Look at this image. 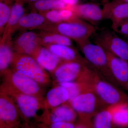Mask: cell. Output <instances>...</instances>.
I'll return each mask as SVG.
<instances>
[{"label":"cell","instance_id":"2","mask_svg":"<svg viewBox=\"0 0 128 128\" xmlns=\"http://www.w3.org/2000/svg\"><path fill=\"white\" fill-rule=\"evenodd\" d=\"M10 66L12 71L31 78L41 86H48L51 82L46 70L30 56L14 52Z\"/></svg>","mask_w":128,"mask_h":128},{"label":"cell","instance_id":"19","mask_svg":"<svg viewBox=\"0 0 128 128\" xmlns=\"http://www.w3.org/2000/svg\"><path fill=\"white\" fill-rule=\"evenodd\" d=\"M108 58V66L115 78L124 83H128V61L113 55L107 51Z\"/></svg>","mask_w":128,"mask_h":128},{"label":"cell","instance_id":"5","mask_svg":"<svg viewBox=\"0 0 128 128\" xmlns=\"http://www.w3.org/2000/svg\"><path fill=\"white\" fill-rule=\"evenodd\" d=\"M20 112L12 98L0 90V128H16L20 124Z\"/></svg>","mask_w":128,"mask_h":128},{"label":"cell","instance_id":"29","mask_svg":"<svg viewBox=\"0 0 128 128\" xmlns=\"http://www.w3.org/2000/svg\"><path fill=\"white\" fill-rule=\"evenodd\" d=\"M116 32L124 36H128V19L120 23L113 24Z\"/></svg>","mask_w":128,"mask_h":128},{"label":"cell","instance_id":"21","mask_svg":"<svg viewBox=\"0 0 128 128\" xmlns=\"http://www.w3.org/2000/svg\"><path fill=\"white\" fill-rule=\"evenodd\" d=\"M12 39L0 41V70L1 74L9 69L14 56Z\"/></svg>","mask_w":128,"mask_h":128},{"label":"cell","instance_id":"25","mask_svg":"<svg viewBox=\"0 0 128 128\" xmlns=\"http://www.w3.org/2000/svg\"><path fill=\"white\" fill-rule=\"evenodd\" d=\"M32 11L43 12L56 9L68 8L69 6L59 0H38L31 3Z\"/></svg>","mask_w":128,"mask_h":128},{"label":"cell","instance_id":"6","mask_svg":"<svg viewBox=\"0 0 128 128\" xmlns=\"http://www.w3.org/2000/svg\"><path fill=\"white\" fill-rule=\"evenodd\" d=\"M113 55L128 61V43L110 32H105L99 35L96 41Z\"/></svg>","mask_w":128,"mask_h":128},{"label":"cell","instance_id":"35","mask_svg":"<svg viewBox=\"0 0 128 128\" xmlns=\"http://www.w3.org/2000/svg\"><path fill=\"white\" fill-rule=\"evenodd\" d=\"M16 0H15V1H16Z\"/></svg>","mask_w":128,"mask_h":128},{"label":"cell","instance_id":"22","mask_svg":"<svg viewBox=\"0 0 128 128\" xmlns=\"http://www.w3.org/2000/svg\"><path fill=\"white\" fill-rule=\"evenodd\" d=\"M38 33L42 46L50 44L72 46V40L60 34L43 30H41Z\"/></svg>","mask_w":128,"mask_h":128},{"label":"cell","instance_id":"30","mask_svg":"<svg viewBox=\"0 0 128 128\" xmlns=\"http://www.w3.org/2000/svg\"><path fill=\"white\" fill-rule=\"evenodd\" d=\"M50 127L52 128H73L75 126L73 123L58 122L50 124Z\"/></svg>","mask_w":128,"mask_h":128},{"label":"cell","instance_id":"28","mask_svg":"<svg viewBox=\"0 0 128 128\" xmlns=\"http://www.w3.org/2000/svg\"><path fill=\"white\" fill-rule=\"evenodd\" d=\"M11 12V5L4 2H0V33L1 36L9 20Z\"/></svg>","mask_w":128,"mask_h":128},{"label":"cell","instance_id":"32","mask_svg":"<svg viewBox=\"0 0 128 128\" xmlns=\"http://www.w3.org/2000/svg\"><path fill=\"white\" fill-rule=\"evenodd\" d=\"M20 0L21 1H22V2L25 4V3L31 4V3L38 0Z\"/></svg>","mask_w":128,"mask_h":128},{"label":"cell","instance_id":"11","mask_svg":"<svg viewBox=\"0 0 128 128\" xmlns=\"http://www.w3.org/2000/svg\"><path fill=\"white\" fill-rule=\"evenodd\" d=\"M31 56L42 68L52 73L63 61L48 48L42 45Z\"/></svg>","mask_w":128,"mask_h":128},{"label":"cell","instance_id":"34","mask_svg":"<svg viewBox=\"0 0 128 128\" xmlns=\"http://www.w3.org/2000/svg\"><path fill=\"white\" fill-rule=\"evenodd\" d=\"M102 0V1H104V0Z\"/></svg>","mask_w":128,"mask_h":128},{"label":"cell","instance_id":"23","mask_svg":"<svg viewBox=\"0 0 128 128\" xmlns=\"http://www.w3.org/2000/svg\"><path fill=\"white\" fill-rule=\"evenodd\" d=\"M109 108L112 116L113 124L128 128V102L111 105Z\"/></svg>","mask_w":128,"mask_h":128},{"label":"cell","instance_id":"3","mask_svg":"<svg viewBox=\"0 0 128 128\" xmlns=\"http://www.w3.org/2000/svg\"><path fill=\"white\" fill-rule=\"evenodd\" d=\"M3 76L2 86L24 94L43 98V92L41 85L36 82L8 69L1 73Z\"/></svg>","mask_w":128,"mask_h":128},{"label":"cell","instance_id":"16","mask_svg":"<svg viewBox=\"0 0 128 128\" xmlns=\"http://www.w3.org/2000/svg\"><path fill=\"white\" fill-rule=\"evenodd\" d=\"M103 9L105 17L111 18L113 24L128 19V3L123 0L107 3Z\"/></svg>","mask_w":128,"mask_h":128},{"label":"cell","instance_id":"31","mask_svg":"<svg viewBox=\"0 0 128 128\" xmlns=\"http://www.w3.org/2000/svg\"><path fill=\"white\" fill-rule=\"evenodd\" d=\"M68 5L69 6H73L77 4L79 0H59Z\"/></svg>","mask_w":128,"mask_h":128},{"label":"cell","instance_id":"13","mask_svg":"<svg viewBox=\"0 0 128 128\" xmlns=\"http://www.w3.org/2000/svg\"><path fill=\"white\" fill-rule=\"evenodd\" d=\"M96 101V96L93 93L84 91L70 104L74 110L79 114H88L92 113L95 110Z\"/></svg>","mask_w":128,"mask_h":128},{"label":"cell","instance_id":"33","mask_svg":"<svg viewBox=\"0 0 128 128\" xmlns=\"http://www.w3.org/2000/svg\"><path fill=\"white\" fill-rule=\"evenodd\" d=\"M125 2H128V0H123Z\"/></svg>","mask_w":128,"mask_h":128},{"label":"cell","instance_id":"26","mask_svg":"<svg viewBox=\"0 0 128 128\" xmlns=\"http://www.w3.org/2000/svg\"><path fill=\"white\" fill-rule=\"evenodd\" d=\"M112 124V116L109 108L98 113L94 120V126L96 128H111Z\"/></svg>","mask_w":128,"mask_h":128},{"label":"cell","instance_id":"17","mask_svg":"<svg viewBox=\"0 0 128 128\" xmlns=\"http://www.w3.org/2000/svg\"><path fill=\"white\" fill-rule=\"evenodd\" d=\"M69 98L68 90L59 85L48 92L45 99H44V108L47 109L56 107L65 103Z\"/></svg>","mask_w":128,"mask_h":128},{"label":"cell","instance_id":"20","mask_svg":"<svg viewBox=\"0 0 128 128\" xmlns=\"http://www.w3.org/2000/svg\"><path fill=\"white\" fill-rule=\"evenodd\" d=\"M64 61H81L78 53L71 46L59 44H50L43 46Z\"/></svg>","mask_w":128,"mask_h":128},{"label":"cell","instance_id":"9","mask_svg":"<svg viewBox=\"0 0 128 128\" xmlns=\"http://www.w3.org/2000/svg\"><path fill=\"white\" fill-rule=\"evenodd\" d=\"M82 68L81 62L63 60L53 74L59 83L74 81L80 78Z\"/></svg>","mask_w":128,"mask_h":128},{"label":"cell","instance_id":"12","mask_svg":"<svg viewBox=\"0 0 128 128\" xmlns=\"http://www.w3.org/2000/svg\"><path fill=\"white\" fill-rule=\"evenodd\" d=\"M24 5L20 0H16L12 4L10 16L0 37V40L12 39V34L16 32L18 22L26 14Z\"/></svg>","mask_w":128,"mask_h":128},{"label":"cell","instance_id":"7","mask_svg":"<svg viewBox=\"0 0 128 128\" xmlns=\"http://www.w3.org/2000/svg\"><path fill=\"white\" fill-rule=\"evenodd\" d=\"M85 57L96 67H109L107 51L98 44L91 42L88 40L78 43Z\"/></svg>","mask_w":128,"mask_h":128},{"label":"cell","instance_id":"4","mask_svg":"<svg viewBox=\"0 0 128 128\" xmlns=\"http://www.w3.org/2000/svg\"><path fill=\"white\" fill-rule=\"evenodd\" d=\"M0 90L12 98L18 108L21 116L25 119L36 117L38 110L44 108V100L35 96L21 93L2 85Z\"/></svg>","mask_w":128,"mask_h":128},{"label":"cell","instance_id":"10","mask_svg":"<svg viewBox=\"0 0 128 128\" xmlns=\"http://www.w3.org/2000/svg\"><path fill=\"white\" fill-rule=\"evenodd\" d=\"M76 16L87 20L91 22H96L105 17L103 9L94 3H87L69 6Z\"/></svg>","mask_w":128,"mask_h":128},{"label":"cell","instance_id":"15","mask_svg":"<svg viewBox=\"0 0 128 128\" xmlns=\"http://www.w3.org/2000/svg\"><path fill=\"white\" fill-rule=\"evenodd\" d=\"M49 23L41 13L32 11L25 14L21 18L16 28V31H28L40 29Z\"/></svg>","mask_w":128,"mask_h":128},{"label":"cell","instance_id":"14","mask_svg":"<svg viewBox=\"0 0 128 128\" xmlns=\"http://www.w3.org/2000/svg\"><path fill=\"white\" fill-rule=\"evenodd\" d=\"M50 112L46 114L45 120L49 124L58 122L73 123L76 118V112L71 106L63 104L51 108Z\"/></svg>","mask_w":128,"mask_h":128},{"label":"cell","instance_id":"1","mask_svg":"<svg viewBox=\"0 0 128 128\" xmlns=\"http://www.w3.org/2000/svg\"><path fill=\"white\" fill-rule=\"evenodd\" d=\"M40 30L60 34L78 43L88 40L96 32V28L92 25L80 20L78 17L59 23L49 22Z\"/></svg>","mask_w":128,"mask_h":128},{"label":"cell","instance_id":"27","mask_svg":"<svg viewBox=\"0 0 128 128\" xmlns=\"http://www.w3.org/2000/svg\"><path fill=\"white\" fill-rule=\"evenodd\" d=\"M59 85L65 88L68 92L69 98L68 102L70 104L77 96L84 91L83 90V85L81 82H62L59 83Z\"/></svg>","mask_w":128,"mask_h":128},{"label":"cell","instance_id":"8","mask_svg":"<svg viewBox=\"0 0 128 128\" xmlns=\"http://www.w3.org/2000/svg\"><path fill=\"white\" fill-rule=\"evenodd\" d=\"M41 46L38 33L31 30L22 32L12 41L14 52L30 56Z\"/></svg>","mask_w":128,"mask_h":128},{"label":"cell","instance_id":"18","mask_svg":"<svg viewBox=\"0 0 128 128\" xmlns=\"http://www.w3.org/2000/svg\"><path fill=\"white\" fill-rule=\"evenodd\" d=\"M95 89L97 94L103 100L112 105L121 102V94L118 90L107 82L98 81L95 84Z\"/></svg>","mask_w":128,"mask_h":128},{"label":"cell","instance_id":"24","mask_svg":"<svg viewBox=\"0 0 128 128\" xmlns=\"http://www.w3.org/2000/svg\"><path fill=\"white\" fill-rule=\"evenodd\" d=\"M41 13L49 22L52 23L70 21L78 17L70 8L54 9Z\"/></svg>","mask_w":128,"mask_h":128}]
</instances>
